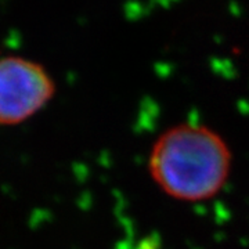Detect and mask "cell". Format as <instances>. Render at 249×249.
Segmentation results:
<instances>
[{
  "instance_id": "7a4b0ae2",
  "label": "cell",
  "mask_w": 249,
  "mask_h": 249,
  "mask_svg": "<svg viewBox=\"0 0 249 249\" xmlns=\"http://www.w3.org/2000/svg\"><path fill=\"white\" fill-rule=\"evenodd\" d=\"M57 85L43 64L17 54L0 55V126H17L53 100Z\"/></svg>"
},
{
  "instance_id": "6da1fadb",
  "label": "cell",
  "mask_w": 249,
  "mask_h": 249,
  "mask_svg": "<svg viewBox=\"0 0 249 249\" xmlns=\"http://www.w3.org/2000/svg\"><path fill=\"white\" fill-rule=\"evenodd\" d=\"M232 154L220 134L204 124H183L165 130L152 145L148 169L152 180L173 199L198 202L226 186Z\"/></svg>"
}]
</instances>
